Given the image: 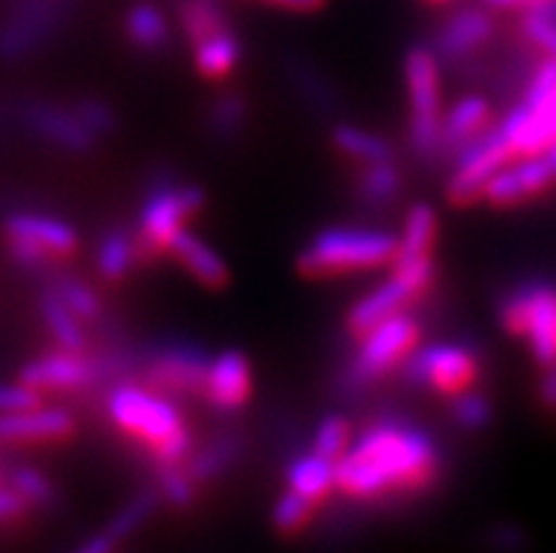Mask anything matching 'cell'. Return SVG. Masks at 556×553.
Returning <instances> with one entry per match:
<instances>
[{"label":"cell","mask_w":556,"mask_h":553,"mask_svg":"<svg viewBox=\"0 0 556 553\" xmlns=\"http://www.w3.org/2000/svg\"><path fill=\"white\" fill-rule=\"evenodd\" d=\"M444 475V452L430 432L402 418H381L353 435L337 461V491L356 503L416 498Z\"/></svg>","instance_id":"6da1fadb"},{"label":"cell","mask_w":556,"mask_h":553,"mask_svg":"<svg viewBox=\"0 0 556 553\" xmlns=\"http://www.w3.org/2000/svg\"><path fill=\"white\" fill-rule=\"evenodd\" d=\"M105 418L155 463V469L187 461L195 441L178 399L144 381H116L105 392Z\"/></svg>","instance_id":"7a4b0ae2"},{"label":"cell","mask_w":556,"mask_h":553,"mask_svg":"<svg viewBox=\"0 0 556 553\" xmlns=\"http://www.w3.org/2000/svg\"><path fill=\"white\" fill-rule=\"evenodd\" d=\"M399 254V235L370 226H328L296 254V274L305 280H337L351 274L390 268Z\"/></svg>","instance_id":"3957f363"},{"label":"cell","mask_w":556,"mask_h":553,"mask_svg":"<svg viewBox=\"0 0 556 553\" xmlns=\"http://www.w3.org/2000/svg\"><path fill=\"white\" fill-rule=\"evenodd\" d=\"M421 323L409 311L374 325V328L356 337V351H353L351 362L339 376V385L345 387L348 392L370 390L388 376L402 370L404 362L421 344Z\"/></svg>","instance_id":"277c9868"},{"label":"cell","mask_w":556,"mask_h":553,"mask_svg":"<svg viewBox=\"0 0 556 553\" xmlns=\"http://www.w3.org/2000/svg\"><path fill=\"white\" fill-rule=\"evenodd\" d=\"M404 88L409 102V144L424 162L441 159L444 125V79L432 46H413L404 54Z\"/></svg>","instance_id":"5b68a950"},{"label":"cell","mask_w":556,"mask_h":553,"mask_svg":"<svg viewBox=\"0 0 556 553\" xmlns=\"http://www.w3.org/2000/svg\"><path fill=\"white\" fill-rule=\"evenodd\" d=\"M435 260L416 257V260H395L390 266L388 280L381 286L370 288L367 294L353 302L345 314V328L353 339L370 330L374 325L384 323L390 316L404 314L416 302L430 294L435 286Z\"/></svg>","instance_id":"8992f818"},{"label":"cell","mask_w":556,"mask_h":553,"mask_svg":"<svg viewBox=\"0 0 556 553\" xmlns=\"http://www.w3.org/2000/svg\"><path fill=\"white\" fill-rule=\"evenodd\" d=\"M204 203L206 192L198 184H159L150 189L134 231L139 263L167 257L173 238L190 226L192 217L204 210Z\"/></svg>","instance_id":"52a82bcc"},{"label":"cell","mask_w":556,"mask_h":553,"mask_svg":"<svg viewBox=\"0 0 556 553\" xmlns=\"http://www.w3.org/2000/svg\"><path fill=\"white\" fill-rule=\"evenodd\" d=\"M497 319L511 337L529 342L534 362L543 370L556 365V286L545 280L511 288L497 305Z\"/></svg>","instance_id":"ba28073f"},{"label":"cell","mask_w":556,"mask_h":553,"mask_svg":"<svg viewBox=\"0 0 556 553\" xmlns=\"http://www.w3.org/2000/svg\"><path fill=\"white\" fill-rule=\"evenodd\" d=\"M9 257L23 268H42L77 257L79 231L63 217L40 212H12L3 221Z\"/></svg>","instance_id":"9c48e42d"},{"label":"cell","mask_w":556,"mask_h":553,"mask_svg":"<svg viewBox=\"0 0 556 553\" xmlns=\"http://www.w3.org/2000/svg\"><path fill=\"white\" fill-rule=\"evenodd\" d=\"M404 381L418 390H430L435 395H458V392L478 387L483 362L469 342H432L418 344L416 353L399 370Z\"/></svg>","instance_id":"30bf717a"},{"label":"cell","mask_w":556,"mask_h":553,"mask_svg":"<svg viewBox=\"0 0 556 553\" xmlns=\"http://www.w3.org/2000/svg\"><path fill=\"white\" fill-rule=\"evenodd\" d=\"M517 155L503 136L497 125H492L483 136L469 141L458 155H455V167L446 178V198L452 206H472L483 201V189L489 178L508 162H515Z\"/></svg>","instance_id":"8fae6325"},{"label":"cell","mask_w":556,"mask_h":553,"mask_svg":"<svg viewBox=\"0 0 556 553\" xmlns=\"http://www.w3.org/2000/svg\"><path fill=\"white\" fill-rule=\"evenodd\" d=\"M111 376L105 367V359L91 356V353H74L60 351L37 356L21 367V381L35 387L42 395H54V392H85L93 390L99 381Z\"/></svg>","instance_id":"7c38bea8"},{"label":"cell","mask_w":556,"mask_h":553,"mask_svg":"<svg viewBox=\"0 0 556 553\" xmlns=\"http://www.w3.org/2000/svg\"><path fill=\"white\" fill-rule=\"evenodd\" d=\"M210 356L192 344H167L150 353L141 381L169 399H201Z\"/></svg>","instance_id":"4fadbf2b"},{"label":"cell","mask_w":556,"mask_h":553,"mask_svg":"<svg viewBox=\"0 0 556 553\" xmlns=\"http://www.w3.org/2000/svg\"><path fill=\"white\" fill-rule=\"evenodd\" d=\"M517 159L545 153L556 141V85L548 91L522 93L506 120L497 122Z\"/></svg>","instance_id":"5bb4252c"},{"label":"cell","mask_w":556,"mask_h":553,"mask_svg":"<svg viewBox=\"0 0 556 553\" xmlns=\"http://www.w3.org/2000/svg\"><path fill=\"white\" fill-rule=\"evenodd\" d=\"M556 187V167L545 153L522 155L508 162L489 178L483 189V201L497 206V210H511L522 203L534 201Z\"/></svg>","instance_id":"9a60e30c"},{"label":"cell","mask_w":556,"mask_h":553,"mask_svg":"<svg viewBox=\"0 0 556 553\" xmlns=\"http://www.w3.org/2000/svg\"><path fill=\"white\" fill-rule=\"evenodd\" d=\"M252 392L254 370L247 353L229 348V351H220L218 356L210 359L204 390H201V399L210 410H215L218 415L240 413L252 401Z\"/></svg>","instance_id":"2e32d148"},{"label":"cell","mask_w":556,"mask_h":553,"mask_svg":"<svg viewBox=\"0 0 556 553\" xmlns=\"http://www.w3.org/2000/svg\"><path fill=\"white\" fill-rule=\"evenodd\" d=\"M77 429V418L65 406H28L17 413H0V447L68 443Z\"/></svg>","instance_id":"e0dca14e"},{"label":"cell","mask_w":556,"mask_h":553,"mask_svg":"<svg viewBox=\"0 0 556 553\" xmlns=\"http://www.w3.org/2000/svg\"><path fill=\"white\" fill-rule=\"evenodd\" d=\"M23 125L37 136L49 141L54 148H63L68 153H91L99 144L97 136L85 127L74 108H60L51 102H31L23 108Z\"/></svg>","instance_id":"ac0fdd59"},{"label":"cell","mask_w":556,"mask_h":553,"mask_svg":"<svg viewBox=\"0 0 556 553\" xmlns=\"http://www.w3.org/2000/svg\"><path fill=\"white\" fill-rule=\"evenodd\" d=\"M494 37V17L489 7H464L452 12L438 28L432 51L438 60H466Z\"/></svg>","instance_id":"d6986e66"},{"label":"cell","mask_w":556,"mask_h":553,"mask_svg":"<svg viewBox=\"0 0 556 553\" xmlns=\"http://www.w3.org/2000/svg\"><path fill=\"white\" fill-rule=\"evenodd\" d=\"M167 257H173L184 272L190 274L198 286H204L206 291H224L232 282V268L220 257L201 235L187 226L173 238L167 249Z\"/></svg>","instance_id":"ffe728a7"},{"label":"cell","mask_w":556,"mask_h":553,"mask_svg":"<svg viewBox=\"0 0 556 553\" xmlns=\"http://www.w3.org/2000/svg\"><path fill=\"white\" fill-rule=\"evenodd\" d=\"M494 125V108L486 97L480 93H466L460 97L450 111L444 113V125H441V159L455 155L483 136Z\"/></svg>","instance_id":"44dd1931"},{"label":"cell","mask_w":556,"mask_h":553,"mask_svg":"<svg viewBox=\"0 0 556 553\" xmlns=\"http://www.w3.org/2000/svg\"><path fill=\"white\" fill-rule=\"evenodd\" d=\"M286 489L303 494L311 503L325 505L337 491V461L317 455L314 449L300 452L286 466Z\"/></svg>","instance_id":"7402d4cb"},{"label":"cell","mask_w":556,"mask_h":553,"mask_svg":"<svg viewBox=\"0 0 556 553\" xmlns=\"http://www.w3.org/2000/svg\"><path fill=\"white\" fill-rule=\"evenodd\" d=\"M155 500H159V494H155V491H141V494H136L130 503L122 505V512L113 514L105 526L93 533L91 540H85L83 545H79V551L83 553H108V551H116V548L125 545V542L130 540V537H134V533L139 531L144 523H148L150 514H153V508H155Z\"/></svg>","instance_id":"603a6c76"},{"label":"cell","mask_w":556,"mask_h":553,"mask_svg":"<svg viewBox=\"0 0 556 553\" xmlns=\"http://www.w3.org/2000/svg\"><path fill=\"white\" fill-rule=\"evenodd\" d=\"M240 60H243V42L235 35L232 26L220 28V32L192 46V65L210 83H220L229 74H235Z\"/></svg>","instance_id":"cb8c5ba5"},{"label":"cell","mask_w":556,"mask_h":553,"mask_svg":"<svg viewBox=\"0 0 556 553\" xmlns=\"http://www.w3.org/2000/svg\"><path fill=\"white\" fill-rule=\"evenodd\" d=\"M441 235V217L430 201L413 203L404 215L402 235H399V254L395 260L432 257Z\"/></svg>","instance_id":"d4e9b609"},{"label":"cell","mask_w":556,"mask_h":553,"mask_svg":"<svg viewBox=\"0 0 556 553\" xmlns=\"http://www.w3.org/2000/svg\"><path fill=\"white\" fill-rule=\"evenodd\" d=\"M37 305H40L42 325H46V330H49L51 339H54V344L60 348V351L88 353V344L91 342H88L85 323L68 309V305H65L63 300H60V297L54 294V291H51V288L42 291Z\"/></svg>","instance_id":"484cf974"},{"label":"cell","mask_w":556,"mask_h":553,"mask_svg":"<svg viewBox=\"0 0 556 553\" xmlns=\"http://www.w3.org/2000/svg\"><path fill=\"white\" fill-rule=\"evenodd\" d=\"M240 452H243V441H240L238 435H220V438H212L201 449L192 447V452L184 461V469L190 472V477L198 486H210L224 472L232 469Z\"/></svg>","instance_id":"4316f807"},{"label":"cell","mask_w":556,"mask_h":553,"mask_svg":"<svg viewBox=\"0 0 556 553\" xmlns=\"http://www.w3.org/2000/svg\"><path fill=\"white\" fill-rule=\"evenodd\" d=\"M125 37L139 51H164L173 42L169 17L155 3H134L125 12Z\"/></svg>","instance_id":"83f0119b"},{"label":"cell","mask_w":556,"mask_h":553,"mask_svg":"<svg viewBox=\"0 0 556 553\" xmlns=\"http://www.w3.org/2000/svg\"><path fill=\"white\" fill-rule=\"evenodd\" d=\"M136 263H139V254H136V240L134 231L122 229V226H111V229L99 238L97 254H93V266L97 274L105 282L116 286L134 272Z\"/></svg>","instance_id":"f1b7e54d"},{"label":"cell","mask_w":556,"mask_h":553,"mask_svg":"<svg viewBox=\"0 0 556 553\" xmlns=\"http://www.w3.org/2000/svg\"><path fill=\"white\" fill-rule=\"evenodd\" d=\"M331 144L337 153H342L345 159L356 164H370V162H388L395 159V150L384 136L367 130L359 125H348V122H339L331 130Z\"/></svg>","instance_id":"f546056e"},{"label":"cell","mask_w":556,"mask_h":553,"mask_svg":"<svg viewBox=\"0 0 556 553\" xmlns=\"http://www.w3.org/2000/svg\"><path fill=\"white\" fill-rule=\"evenodd\" d=\"M359 176H356V196H359L362 203L367 206H388L395 198L402 196L404 189V173L399 169L395 159H388V162H370L359 164Z\"/></svg>","instance_id":"4dcf8cb0"},{"label":"cell","mask_w":556,"mask_h":553,"mask_svg":"<svg viewBox=\"0 0 556 553\" xmlns=\"http://www.w3.org/2000/svg\"><path fill=\"white\" fill-rule=\"evenodd\" d=\"M178 26L190 46L201 42L204 37L215 35L220 28L232 26L226 17L220 0H178Z\"/></svg>","instance_id":"1f68e13d"},{"label":"cell","mask_w":556,"mask_h":553,"mask_svg":"<svg viewBox=\"0 0 556 553\" xmlns=\"http://www.w3.org/2000/svg\"><path fill=\"white\" fill-rule=\"evenodd\" d=\"M317 503H311L308 498L296 494V491L286 489L280 498L271 505V528H275L280 537H300L303 531H308L314 517H317Z\"/></svg>","instance_id":"d6a6232c"},{"label":"cell","mask_w":556,"mask_h":553,"mask_svg":"<svg viewBox=\"0 0 556 553\" xmlns=\"http://www.w3.org/2000/svg\"><path fill=\"white\" fill-rule=\"evenodd\" d=\"M49 288L79 316V319H83L85 325L102 323L105 305H102V297H99L88 282H83L79 277H56Z\"/></svg>","instance_id":"836d02e7"},{"label":"cell","mask_w":556,"mask_h":553,"mask_svg":"<svg viewBox=\"0 0 556 553\" xmlns=\"http://www.w3.org/2000/svg\"><path fill=\"white\" fill-rule=\"evenodd\" d=\"M450 415L452 424L464 429V432H483V429L492 427L494 404L486 392H480L478 387H472V390L452 395Z\"/></svg>","instance_id":"e575fe53"},{"label":"cell","mask_w":556,"mask_h":553,"mask_svg":"<svg viewBox=\"0 0 556 553\" xmlns=\"http://www.w3.org/2000/svg\"><path fill=\"white\" fill-rule=\"evenodd\" d=\"M198 491H201V486L192 480L190 472L184 469V461L155 469V494L167 505H173V508H190V505H195Z\"/></svg>","instance_id":"d590c367"},{"label":"cell","mask_w":556,"mask_h":553,"mask_svg":"<svg viewBox=\"0 0 556 553\" xmlns=\"http://www.w3.org/2000/svg\"><path fill=\"white\" fill-rule=\"evenodd\" d=\"M7 483L28 503V508H51L56 503V489L46 472L35 466H14L7 475Z\"/></svg>","instance_id":"8d00e7d4"},{"label":"cell","mask_w":556,"mask_h":553,"mask_svg":"<svg viewBox=\"0 0 556 553\" xmlns=\"http://www.w3.org/2000/svg\"><path fill=\"white\" fill-rule=\"evenodd\" d=\"M353 435H356V429H353L351 418H345V415H339V413L325 415V418L317 424V429H314L311 449H314L317 455L339 461V457L348 452V447H351Z\"/></svg>","instance_id":"74e56055"},{"label":"cell","mask_w":556,"mask_h":553,"mask_svg":"<svg viewBox=\"0 0 556 553\" xmlns=\"http://www.w3.org/2000/svg\"><path fill=\"white\" fill-rule=\"evenodd\" d=\"M247 125V99L240 93H220L210 108V127L218 139H235Z\"/></svg>","instance_id":"f35d334b"},{"label":"cell","mask_w":556,"mask_h":553,"mask_svg":"<svg viewBox=\"0 0 556 553\" xmlns=\"http://www.w3.org/2000/svg\"><path fill=\"white\" fill-rule=\"evenodd\" d=\"M522 37L534 46L540 54L556 60V21L543 12H526L520 21Z\"/></svg>","instance_id":"ab89813d"},{"label":"cell","mask_w":556,"mask_h":553,"mask_svg":"<svg viewBox=\"0 0 556 553\" xmlns=\"http://www.w3.org/2000/svg\"><path fill=\"white\" fill-rule=\"evenodd\" d=\"M74 113H77L79 120L85 122V127H88L99 141L105 139V136H111L113 130H116V125H119V122H116V113H113L111 105L102 102V99H79L77 105H74Z\"/></svg>","instance_id":"60d3db41"},{"label":"cell","mask_w":556,"mask_h":553,"mask_svg":"<svg viewBox=\"0 0 556 553\" xmlns=\"http://www.w3.org/2000/svg\"><path fill=\"white\" fill-rule=\"evenodd\" d=\"M42 392L35 387H28L26 381H0V413H17V410H28V406L42 404Z\"/></svg>","instance_id":"b9f144b4"},{"label":"cell","mask_w":556,"mask_h":553,"mask_svg":"<svg viewBox=\"0 0 556 553\" xmlns=\"http://www.w3.org/2000/svg\"><path fill=\"white\" fill-rule=\"evenodd\" d=\"M28 514V503L9 483H0V526H12Z\"/></svg>","instance_id":"7bdbcfd3"},{"label":"cell","mask_w":556,"mask_h":553,"mask_svg":"<svg viewBox=\"0 0 556 553\" xmlns=\"http://www.w3.org/2000/svg\"><path fill=\"white\" fill-rule=\"evenodd\" d=\"M543 3H548V0H483V7L494 9V12H534V9H540Z\"/></svg>","instance_id":"ee69618b"},{"label":"cell","mask_w":556,"mask_h":553,"mask_svg":"<svg viewBox=\"0 0 556 553\" xmlns=\"http://www.w3.org/2000/svg\"><path fill=\"white\" fill-rule=\"evenodd\" d=\"M261 3L286 9V12L311 14V12H319V9H325V3H328V0H261Z\"/></svg>","instance_id":"f6af8a7d"},{"label":"cell","mask_w":556,"mask_h":553,"mask_svg":"<svg viewBox=\"0 0 556 553\" xmlns=\"http://www.w3.org/2000/svg\"><path fill=\"white\" fill-rule=\"evenodd\" d=\"M540 401H543L545 410L556 413V365L548 367L543 381H540Z\"/></svg>","instance_id":"bcb514c9"},{"label":"cell","mask_w":556,"mask_h":553,"mask_svg":"<svg viewBox=\"0 0 556 553\" xmlns=\"http://www.w3.org/2000/svg\"><path fill=\"white\" fill-rule=\"evenodd\" d=\"M492 540H494V545H501V548H506V551H511V548L522 545V531L515 526H501L492 531Z\"/></svg>","instance_id":"7dc6e473"},{"label":"cell","mask_w":556,"mask_h":553,"mask_svg":"<svg viewBox=\"0 0 556 553\" xmlns=\"http://www.w3.org/2000/svg\"><path fill=\"white\" fill-rule=\"evenodd\" d=\"M424 3H430V7H446L450 0H424Z\"/></svg>","instance_id":"c3c4849f"},{"label":"cell","mask_w":556,"mask_h":553,"mask_svg":"<svg viewBox=\"0 0 556 553\" xmlns=\"http://www.w3.org/2000/svg\"><path fill=\"white\" fill-rule=\"evenodd\" d=\"M0 483H7V475H3V469H0Z\"/></svg>","instance_id":"681fc988"}]
</instances>
